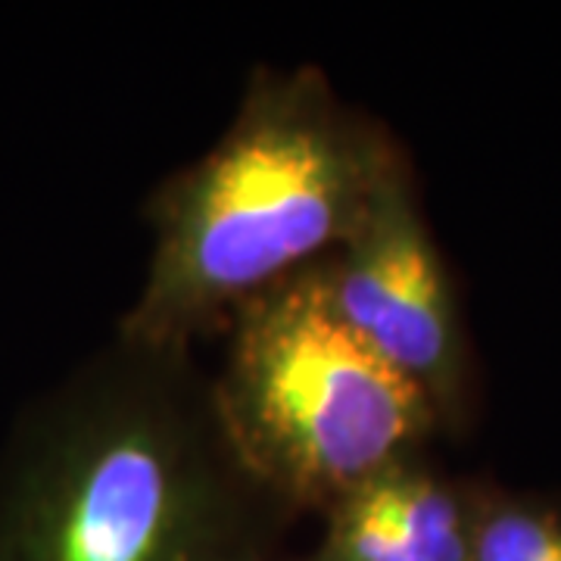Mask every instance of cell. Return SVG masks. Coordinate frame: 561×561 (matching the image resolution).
<instances>
[{
  "mask_svg": "<svg viewBox=\"0 0 561 561\" xmlns=\"http://www.w3.org/2000/svg\"><path fill=\"white\" fill-rule=\"evenodd\" d=\"M549 561H561V546H559V549H556V556H552V559H549Z\"/></svg>",
  "mask_w": 561,
  "mask_h": 561,
  "instance_id": "cell-8",
  "label": "cell"
},
{
  "mask_svg": "<svg viewBox=\"0 0 561 561\" xmlns=\"http://www.w3.org/2000/svg\"><path fill=\"white\" fill-rule=\"evenodd\" d=\"M402 144L316 62L256 66L216 144L144 206L150 260L122 334L191 346L328 260L359 225Z\"/></svg>",
  "mask_w": 561,
  "mask_h": 561,
  "instance_id": "cell-2",
  "label": "cell"
},
{
  "mask_svg": "<svg viewBox=\"0 0 561 561\" xmlns=\"http://www.w3.org/2000/svg\"><path fill=\"white\" fill-rule=\"evenodd\" d=\"M213 375L243 459L300 515L427 453L443 431L431 400L362 343L306 268L260 294L225 328Z\"/></svg>",
  "mask_w": 561,
  "mask_h": 561,
  "instance_id": "cell-3",
  "label": "cell"
},
{
  "mask_svg": "<svg viewBox=\"0 0 561 561\" xmlns=\"http://www.w3.org/2000/svg\"><path fill=\"white\" fill-rule=\"evenodd\" d=\"M302 561H415L378 500L359 486L321 515V537Z\"/></svg>",
  "mask_w": 561,
  "mask_h": 561,
  "instance_id": "cell-7",
  "label": "cell"
},
{
  "mask_svg": "<svg viewBox=\"0 0 561 561\" xmlns=\"http://www.w3.org/2000/svg\"><path fill=\"white\" fill-rule=\"evenodd\" d=\"M297 518L191 346L116 331L0 449V561H275Z\"/></svg>",
  "mask_w": 561,
  "mask_h": 561,
  "instance_id": "cell-1",
  "label": "cell"
},
{
  "mask_svg": "<svg viewBox=\"0 0 561 561\" xmlns=\"http://www.w3.org/2000/svg\"><path fill=\"white\" fill-rule=\"evenodd\" d=\"M365 486L397 524L412 559L468 561L481 496L440 474L427 456L400 461Z\"/></svg>",
  "mask_w": 561,
  "mask_h": 561,
  "instance_id": "cell-5",
  "label": "cell"
},
{
  "mask_svg": "<svg viewBox=\"0 0 561 561\" xmlns=\"http://www.w3.org/2000/svg\"><path fill=\"white\" fill-rule=\"evenodd\" d=\"M316 268L343 324L419 387L443 427L459 424L468 390L459 306L405 153L350 238Z\"/></svg>",
  "mask_w": 561,
  "mask_h": 561,
  "instance_id": "cell-4",
  "label": "cell"
},
{
  "mask_svg": "<svg viewBox=\"0 0 561 561\" xmlns=\"http://www.w3.org/2000/svg\"><path fill=\"white\" fill-rule=\"evenodd\" d=\"M559 546V508L502 496L478 500L468 561H549Z\"/></svg>",
  "mask_w": 561,
  "mask_h": 561,
  "instance_id": "cell-6",
  "label": "cell"
}]
</instances>
